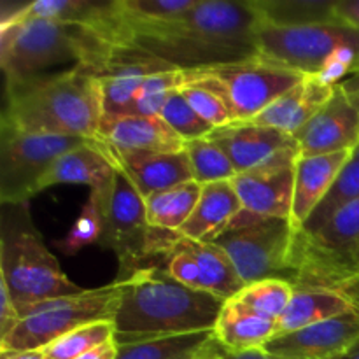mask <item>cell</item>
Listing matches in <instances>:
<instances>
[{"mask_svg":"<svg viewBox=\"0 0 359 359\" xmlns=\"http://www.w3.org/2000/svg\"><path fill=\"white\" fill-rule=\"evenodd\" d=\"M259 25L251 0H200L177 20L132 27L126 34L130 42L174 69L198 70L258 56Z\"/></svg>","mask_w":359,"mask_h":359,"instance_id":"6da1fadb","label":"cell"},{"mask_svg":"<svg viewBox=\"0 0 359 359\" xmlns=\"http://www.w3.org/2000/svg\"><path fill=\"white\" fill-rule=\"evenodd\" d=\"M114 283L121 293L112 321L118 346L214 330L226 302L182 286L156 265L144 266L128 279Z\"/></svg>","mask_w":359,"mask_h":359,"instance_id":"7a4b0ae2","label":"cell"},{"mask_svg":"<svg viewBox=\"0 0 359 359\" xmlns=\"http://www.w3.org/2000/svg\"><path fill=\"white\" fill-rule=\"evenodd\" d=\"M102 116L100 79L74 65L6 86L0 121L27 133L97 140Z\"/></svg>","mask_w":359,"mask_h":359,"instance_id":"3957f363","label":"cell"},{"mask_svg":"<svg viewBox=\"0 0 359 359\" xmlns=\"http://www.w3.org/2000/svg\"><path fill=\"white\" fill-rule=\"evenodd\" d=\"M114 42L79 25L41 20L13 11L0 25V65L6 86L41 76L42 70L65 62L97 77Z\"/></svg>","mask_w":359,"mask_h":359,"instance_id":"277c9868","label":"cell"},{"mask_svg":"<svg viewBox=\"0 0 359 359\" xmlns=\"http://www.w3.org/2000/svg\"><path fill=\"white\" fill-rule=\"evenodd\" d=\"M0 277L9 287L20 318L32 305L84 291L62 272L58 259L44 245L28 203H2Z\"/></svg>","mask_w":359,"mask_h":359,"instance_id":"5b68a950","label":"cell"},{"mask_svg":"<svg viewBox=\"0 0 359 359\" xmlns=\"http://www.w3.org/2000/svg\"><path fill=\"white\" fill-rule=\"evenodd\" d=\"M256 42L263 58L328 84L359 72V30L342 21L294 28L259 25Z\"/></svg>","mask_w":359,"mask_h":359,"instance_id":"8992f818","label":"cell"},{"mask_svg":"<svg viewBox=\"0 0 359 359\" xmlns=\"http://www.w3.org/2000/svg\"><path fill=\"white\" fill-rule=\"evenodd\" d=\"M181 72L182 83H195L214 91L226 104L233 121H252L305 77L259 55L244 62Z\"/></svg>","mask_w":359,"mask_h":359,"instance_id":"52a82bcc","label":"cell"},{"mask_svg":"<svg viewBox=\"0 0 359 359\" xmlns=\"http://www.w3.org/2000/svg\"><path fill=\"white\" fill-rule=\"evenodd\" d=\"M119 297L118 283H112L97 290H84L79 294L32 305L21 312V321L16 328L0 340V353L42 351L81 326L114 321Z\"/></svg>","mask_w":359,"mask_h":359,"instance_id":"ba28073f","label":"cell"},{"mask_svg":"<svg viewBox=\"0 0 359 359\" xmlns=\"http://www.w3.org/2000/svg\"><path fill=\"white\" fill-rule=\"evenodd\" d=\"M297 226L290 219L266 217L228 226L214 244L233 262L244 284L263 279L287 280Z\"/></svg>","mask_w":359,"mask_h":359,"instance_id":"9c48e42d","label":"cell"},{"mask_svg":"<svg viewBox=\"0 0 359 359\" xmlns=\"http://www.w3.org/2000/svg\"><path fill=\"white\" fill-rule=\"evenodd\" d=\"M91 140L27 133L0 121V202L28 203L53 161Z\"/></svg>","mask_w":359,"mask_h":359,"instance_id":"30bf717a","label":"cell"},{"mask_svg":"<svg viewBox=\"0 0 359 359\" xmlns=\"http://www.w3.org/2000/svg\"><path fill=\"white\" fill-rule=\"evenodd\" d=\"M102 214L104 233L98 245L111 249L118 256L119 272L116 280H125L147 266L153 228L147 223L146 198L119 167L111 198L102 207Z\"/></svg>","mask_w":359,"mask_h":359,"instance_id":"8fae6325","label":"cell"},{"mask_svg":"<svg viewBox=\"0 0 359 359\" xmlns=\"http://www.w3.org/2000/svg\"><path fill=\"white\" fill-rule=\"evenodd\" d=\"M297 160L298 154H293L235 175L230 182L242 203V212L231 221L230 226L266 217L291 221Z\"/></svg>","mask_w":359,"mask_h":359,"instance_id":"7c38bea8","label":"cell"},{"mask_svg":"<svg viewBox=\"0 0 359 359\" xmlns=\"http://www.w3.org/2000/svg\"><path fill=\"white\" fill-rule=\"evenodd\" d=\"M174 69L142 48L132 44H114L97 72L102 84L104 114L128 116L137 91L151 74Z\"/></svg>","mask_w":359,"mask_h":359,"instance_id":"4fadbf2b","label":"cell"},{"mask_svg":"<svg viewBox=\"0 0 359 359\" xmlns=\"http://www.w3.org/2000/svg\"><path fill=\"white\" fill-rule=\"evenodd\" d=\"M359 344V307L347 314L277 335L263 349L287 359H342Z\"/></svg>","mask_w":359,"mask_h":359,"instance_id":"5bb4252c","label":"cell"},{"mask_svg":"<svg viewBox=\"0 0 359 359\" xmlns=\"http://www.w3.org/2000/svg\"><path fill=\"white\" fill-rule=\"evenodd\" d=\"M209 139L224 151L237 174L265 167L280 158L300 156L293 137L255 121H231L214 128Z\"/></svg>","mask_w":359,"mask_h":359,"instance_id":"9a60e30c","label":"cell"},{"mask_svg":"<svg viewBox=\"0 0 359 359\" xmlns=\"http://www.w3.org/2000/svg\"><path fill=\"white\" fill-rule=\"evenodd\" d=\"M118 165L109 151L107 142L97 139L83 144L53 161L39 184V191L56 184H86L90 195L102 207L111 198Z\"/></svg>","mask_w":359,"mask_h":359,"instance_id":"2e32d148","label":"cell"},{"mask_svg":"<svg viewBox=\"0 0 359 359\" xmlns=\"http://www.w3.org/2000/svg\"><path fill=\"white\" fill-rule=\"evenodd\" d=\"M300 156H321L359 146V118L342 86L335 84L328 104L293 135Z\"/></svg>","mask_w":359,"mask_h":359,"instance_id":"e0dca14e","label":"cell"},{"mask_svg":"<svg viewBox=\"0 0 359 359\" xmlns=\"http://www.w3.org/2000/svg\"><path fill=\"white\" fill-rule=\"evenodd\" d=\"M107 146L116 165L125 172L126 177L133 182L144 198L182 182L193 181L191 165L184 151L149 153V151L116 149L111 144Z\"/></svg>","mask_w":359,"mask_h":359,"instance_id":"ac0fdd59","label":"cell"},{"mask_svg":"<svg viewBox=\"0 0 359 359\" xmlns=\"http://www.w3.org/2000/svg\"><path fill=\"white\" fill-rule=\"evenodd\" d=\"M98 139L116 149L181 153L184 140L160 116H102Z\"/></svg>","mask_w":359,"mask_h":359,"instance_id":"d6986e66","label":"cell"},{"mask_svg":"<svg viewBox=\"0 0 359 359\" xmlns=\"http://www.w3.org/2000/svg\"><path fill=\"white\" fill-rule=\"evenodd\" d=\"M333 91L335 84L325 83L318 76H305L252 121L293 137L328 104Z\"/></svg>","mask_w":359,"mask_h":359,"instance_id":"ffe728a7","label":"cell"},{"mask_svg":"<svg viewBox=\"0 0 359 359\" xmlns=\"http://www.w3.org/2000/svg\"><path fill=\"white\" fill-rule=\"evenodd\" d=\"M351 158L353 151H340L321 156H298L294 165V191L291 209V223L297 226V230H300L311 217Z\"/></svg>","mask_w":359,"mask_h":359,"instance_id":"44dd1931","label":"cell"},{"mask_svg":"<svg viewBox=\"0 0 359 359\" xmlns=\"http://www.w3.org/2000/svg\"><path fill=\"white\" fill-rule=\"evenodd\" d=\"M359 307V293L328 287H294L286 312L276 323V337L347 314Z\"/></svg>","mask_w":359,"mask_h":359,"instance_id":"7402d4cb","label":"cell"},{"mask_svg":"<svg viewBox=\"0 0 359 359\" xmlns=\"http://www.w3.org/2000/svg\"><path fill=\"white\" fill-rule=\"evenodd\" d=\"M241 212L242 203L230 181L203 184L191 217L177 233L196 242H214Z\"/></svg>","mask_w":359,"mask_h":359,"instance_id":"603a6c76","label":"cell"},{"mask_svg":"<svg viewBox=\"0 0 359 359\" xmlns=\"http://www.w3.org/2000/svg\"><path fill=\"white\" fill-rule=\"evenodd\" d=\"M224 353L214 330H207L118 346L116 359H223Z\"/></svg>","mask_w":359,"mask_h":359,"instance_id":"cb8c5ba5","label":"cell"},{"mask_svg":"<svg viewBox=\"0 0 359 359\" xmlns=\"http://www.w3.org/2000/svg\"><path fill=\"white\" fill-rule=\"evenodd\" d=\"M214 335L226 353L263 349L276 337V323L252 314L235 300L224 302Z\"/></svg>","mask_w":359,"mask_h":359,"instance_id":"d4e9b609","label":"cell"},{"mask_svg":"<svg viewBox=\"0 0 359 359\" xmlns=\"http://www.w3.org/2000/svg\"><path fill=\"white\" fill-rule=\"evenodd\" d=\"M177 241L196 259L202 276L203 291L223 300H231L244 290V280L238 276L230 256L214 242H196L177 233Z\"/></svg>","mask_w":359,"mask_h":359,"instance_id":"484cf974","label":"cell"},{"mask_svg":"<svg viewBox=\"0 0 359 359\" xmlns=\"http://www.w3.org/2000/svg\"><path fill=\"white\" fill-rule=\"evenodd\" d=\"M262 25L277 28L309 27L339 21L333 0H251Z\"/></svg>","mask_w":359,"mask_h":359,"instance_id":"4316f807","label":"cell"},{"mask_svg":"<svg viewBox=\"0 0 359 359\" xmlns=\"http://www.w3.org/2000/svg\"><path fill=\"white\" fill-rule=\"evenodd\" d=\"M200 193H202V184L189 181L149 195L146 198L149 226L154 230L177 233L191 217L200 200Z\"/></svg>","mask_w":359,"mask_h":359,"instance_id":"83f0119b","label":"cell"},{"mask_svg":"<svg viewBox=\"0 0 359 359\" xmlns=\"http://www.w3.org/2000/svg\"><path fill=\"white\" fill-rule=\"evenodd\" d=\"M294 294V286L284 279H263L244 286L235 300L251 311L252 314L277 323L286 312L291 298Z\"/></svg>","mask_w":359,"mask_h":359,"instance_id":"f1b7e54d","label":"cell"},{"mask_svg":"<svg viewBox=\"0 0 359 359\" xmlns=\"http://www.w3.org/2000/svg\"><path fill=\"white\" fill-rule=\"evenodd\" d=\"M356 198H359V160L353 154V158L347 161L337 181L330 188V191L319 202V205L316 207L314 212L311 214V217L305 221L300 230L304 233H316L337 212H340L344 207L349 205Z\"/></svg>","mask_w":359,"mask_h":359,"instance_id":"f546056e","label":"cell"},{"mask_svg":"<svg viewBox=\"0 0 359 359\" xmlns=\"http://www.w3.org/2000/svg\"><path fill=\"white\" fill-rule=\"evenodd\" d=\"M184 153L188 154L189 165H191L193 181L198 184L231 181L237 175V170L228 160L224 151L209 137L186 142Z\"/></svg>","mask_w":359,"mask_h":359,"instance_id":"4dcf8cb0","label":"cell"},{"mask_svg":"<svg viewBox=\"0 0 359 359\" xmlns=\"http://www.w3.org/2000/svg\"><path fill=\"white\" fill-rule=\"evenodd\" d=\"M200 0H116L125 28L174 21L198 6Z\"/></svg>","mask_w":359,"mask_h":359,"instance_id":"1f68e13d","label":"cell"},{"mask_svg":"<svg viewBox=\"0 0 359 359\" xmlns=\"http://www.w3.org/2000/svg\"><path fill=\"white\" fill-rule=\"evenodd\" d=\"M114 337L116 330L112 321L91 323V325L72 330L42 351L49 359H77L86 354L88 351L95 349L109 340H114Z\"/></svg>","mask_w":359,"mask_h":359,"instance_id":"d6a6232c","label":"cell"},{"mask_svg":"<svg viewBox=\"0 0 359 359\" xmlns=\"http://www.w3.org/2000/svg\"><path fill=\"white\" fill-rule=\"evenodd\" d=\"M182 72L177 69L151 74L144 79L137 91L128 116H160L168 97L175 88L181 86Z\"/></svg>","mask_w":359,"mask_h":359,"instance_id":"836d02e7","label":"cell"},{"mask_svg":"<svg viewBox=\"0 0 359 359\" xmlns=\"http://www.w3.org/2000/svg\"><path fill=\"white\" fill-rule=\"evenodd\" d=\"M102 233H104V214H102L97 198L90 195V198L83 205L81 216L77 217L74 226L70 228L65 237L55 242V245L63 255H76L77 251H81L86 245L98 244Z\"/></svg>","mask_w":359,"mask_h":359,"instance_id":"e575fe53","label":"cell"},{"mask_svg":"<svg viewBox=\"0 0 359 359\" xmlns=\"http://www.w3.org/2000/svg\"><path fill=\"white\" fill-rule=\"evenodd\" d=\"M160 118L163 119V121L167 123L184 142L202 139V137H209L214 130L205 119H202L195 111H193V107L188 104L184 95L179 91V88H175L170 93L163 111H161Z\"/></svg>","mask_w":359,"mask_h":359,"instance_id":"d590c367","label":"cell"},{"mask_svg":"<svg viewBox=\"0 0 359 359\" xmlns=\"http://www.w3.org/2000/svg\"><path fill=\"white\" fill-rule=\"evenodd\" d=\"M179 91L184 95V98L191 105L193 111L200 118L205 119L212 128H221V126L233 121L226 104L214 91H210L209 88L200 86V84L195 83H181Z\"/></svg>","mask_w":359,"mask_h":359,"instance_id":"8d00e7d4","label":"cell"},{"mask_svg":"<svg viewBox=\"0 0 359 359\" xmlns=\"http://www.w3.org/2000/svg\"><path fill=\"white\" fill-rule=\"evenodd\" d=\"M337 290L359 293V245L340 262L337 270Z\"/></svg>","mask_w":359,"mask_h":359,"instance_id":"74e56055","label":"cell"},{"mask_svg":"<svg viewBox=\"0 0 359 359\" xmlns=\"http://www.w3.org/2000/svg\"><path fill=\"white\" fill-rule=\"evenodd\" d=\"M20 321V312L14 305L9 287H7L6 280L0 277V340L6 339Z\"/></svg>","mask_w":359,"mask_h":359,"instance_id":"f35d334b","label":"cell"},{"mask_svg":"<svg viewBox=\"0 0 359 359\" xmlns=\"http://www.w3.org/2000/svg\"><path fill=\"white\" fill-rule=\"evenodd\" d=\"M335 16L342 23L359 30V0H339V2H335Z\"/></svg>","mask_w":359,"mask_h":359,"instance_id":"ab89813d","label":"cell"},{"mask_svg":"<svg viewBox=\"0 0 359 359\" xmlns=\"http://www.w3.org/2000/svg\"><path fill=\"white\" fill-rule=\"evenodd\" d=\"M116 358H118V344H116V340H109V342L88 351L86 354H83V356H79L77 359H116Z\"/></svg>","mask_w":359,"mask_h":359,"instance_id":"60d3db41","label":"cell"},{"mask_svg":"<svg viewBox=\"0 0 359 359\" xmlns=\"http://www.w3.org/2000/svg\"><path fill=\"white\" fill-rule=\"evenodd\" d=\"M340 86H342L346 97L349 98L351 105L356 109L358 118H359V72L353 74V76H349V77H346V79L340 83Z\"/></svg>","mask_w":359,"mask_h":359,"instance_id":"b9f144b4","label":"cell"},{"mask_svg":"<svg viewBox=\"0 0 359 359\" xmlns=\"http://www.w3.org/2000/svg\"><path fill=\"white\" fill-rule=\"evenodd\" d=\"M223 359H287V358L273 356V354L266 353L265 349H255V351H248V353H224Z\"/></svg>","mask_w":359,"mask_h":359,"instance_id":"7bdbcfd3","label":"cell"},{"mask_svg":"<svg viewBox=\"0 0 359 359\" xmlns=\"http://www.w3.org/2000/svg\"><path fill=\"white\" fill-rule=\"evenodd\" d=\"M0 359H49L44 351H6L0 353Z\"/></svg>","mask_w":359,"mask_h":359,"instance_id":"ee69618b","label":"cell"},{"mask_svg":"<svg viewBox=\"0 0 359 359\" xmlns=\"http://www.w3.org/2000/svg\"><path fill=\"white\" fill-rule=\"evenodd\" d=\"M342 359H359V344H356Z\"/></svg>","mask_w":359,"mask_h":359,"instance_id":"f6af8a7d","label":"cell"},{"mask_svg":"<svg viewBox=\"0 0 359 359\" xmlns=\"http://www.w3.org/2000/svg\"><path fill=\"white\" fill-rule=\"evenodd\" d=\"M353 154H354V156H356V158H358V160H359V146L356 147V149H354V151H353Z\"/></svg>","mask_w":359,"mask_h":359,"instance_id":"bcb514c9","label":"cell"}]
</instances>
